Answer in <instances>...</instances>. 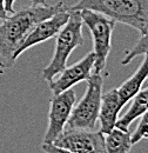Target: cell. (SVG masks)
Instances as JSON below:
<instances>
[{
    "mask_svg": "<svg viewBox=\"0 0 148 153\" xmlns=\"http://www.w3.org/2000/svg\"><path fill=\"white\" fill-rule=\"evenodd\" d=\"M82 26L84 21L80 17L79 11L70 10V18L67 22L56 36L53 57L50 64L42 70V76L47 82L54 79L67 66V60L70 59L72 52L84 44Z\"/></svg>",
    "mask_w": 148,
    "mask_h": 153,
    "instance_id": "3",
    "label": "cell"
},
{
    "mask_svg": "<svg viewBox=\"0 0 148 153\" xmlns=\"http://www.w3.org/2000/svg\"><path fill=\"white\" fill-rule=\"evenodd\" d=\"M146 52H148V26L146 31L141 34V38L138 40V42L126 53V56L122 59L121 64L122 65H128L133 59H135L141 54H145Z\"/></svg>",
    "mask_w": 148,
    "mask_h": 153,
    "instance_id": "14",
    "label": "cell"
},
{
    "mask_svg": "<svg viewBox=\"0 0 148 153\" xmlns=\"http://www.w3.org/2000/svg\"><path fill=\"white\" fill-rule=\"evenodd\" d=\"M17 0H4V6H5V10L7 12V14H12L16 10H14V4H16Z\"/></svg>",
    "mask_w": 148,
    "mask_h": 153,
    "instance_id": "16",
    "label": "cell"
},
{
    "mask_svg": "<svg viewBox=\"0 0 148 153\" xmlns=\"http://www.w3.org/2000/svg\"><path fill=\"white\" fill-rule=\"evenodd\" d=\"M68 18H70V10H68V7H66L61 11L56 12V14L39 21L30 31V33L26 36V38L24 39L21 45L16 51V53H14L16 60L28 48H31L36 45H39L41 42H45L50 39L56 38L59 31L67 22Z\"/></svg>",
    "mask_w": 148,
    "mask_h": 153,
    "instance_id": "8",
    "label": "cell"
},
{
    "mask_svg": "<svg viewBox=\"0 0 148 153\" xmlns=\"http://www.w3.org/2000/svg\"><path fill=\"white\" fill-rule=\"evenodd\" d=\"M148 132V110H146L141 114V120L139 125L136 126L135 131L132 133V144L135 145L144 138H146V134Z\"/></svg>",
    "mask_w": 148,
    "mask_h": 153,
    "instance_id": "15",
    "label": "cell"
},
{
    "mask_svg": "<svg viewBox=\"0 0 148 153\" xmlns=\"http://www.w3.org/2000/svg\"><path fill=\"white\" fill-rule=\"evenodd\" d=\"M53 144L64 153H106L105 134L101 131L65 128Z\"/></svg>",
    "mask_w": 148,
    "mask_h": 153,
    "instance_id": "6",
    "label": "cell"
},
{
    "mask_svg": "<svg viewBox=\"0 0 148 153\" xmlns=\"http://www.w3.org/2000/svg\"><path fill=\"white\" fill-rule=\"evenodd\" d=\"M146 138H148V132H147V134H146Z\"/></svg>",
    "mask_w": 148,
    "mask_h": 153,
    "instance_id": "19",
    "label": "cell"
},
{
    "mask_svg": "<svg viewBox=\"0 0 148 153\" xmlns=\"http://www.w3.org/2000/svg\"><path fill=\"white\" fill-rule=\"evenodd\" d=\"M95 61L94 52L87 53L81 60L73 64L72 66H66L59 74L58 78L52 79L48 82L52 94H58L68 88L74 87L81 81H87L91 76Z\"/></svg>",
    "mask_w": 148,
    "mask_h": 153,
    "instance_id": "9",
    "label": "cell"
},
{
    "mask_svg": "<svg viewBox=\"0 0 148 153\" xmlns=\"http://www.w3.org/2000/svg\"><path fill=\"white\" fill-rule=\"evenodd\" d=\"M64 1L51 6H30L14 11L6 19L0 21V73H4L16 65L14 53L30 31L39 21L66 8Z\"/></svg>",
    "mask_w": 148,
    "mask_h": 153,
    "instance_id": "1",
    "label": "cell"
},
{
    "mask_svg": "<svg viewBox=\"0 0 148 153\" xmlns=\"http://www.w3.org/2000/svg\"><path fill=\"white\" fill-rule=\"evenodd\" d=\"M104 76L94 72L87 80V88L78 104H74L67 123L68 128L94 130L98 123L99 110L102 97Z\"/></svg>",
    "mask_w": 148,
    "mask_h": 153,
    "instance_id": "4",
    "label": "cell"
},
{
    "mask_svg": "<svg viewBox=\"0 0 148 153\" xmlns=\"http://www.w3.org/2000/svg\"><path fill=\"white\" fill-rule=\"evenodd\" d=\"M148 110V87L145 90H140L135 96L133 97V101L130 104V107L128 111L122 115L121 118H118L115 126L124 128V130H128L130 125L141 114Z\"/></svg>",
    "mask_w": 148,
    "mask_h": 153,
    "instance_id": "12",
    "label": "cell"
},
{
    "mask_svg": "<svg viewBox=\"0 0 148 153\" xmlns=\"http://www.w3.org/2000/svg\"><path fill=\"white\" fill-rule=\"evenodd\" d=\"M33 6H47V0H31Z\"/></svg>",
    "mask_w": 148,
    "mask_h": 153,
    "instance_id": "18",
    "label": "cell"
},
{
    "mask_svg": "<svg viewBox=\"0 0 148 153\" xmlns=\"http://www.w3.org/2000/svg\"><path fill=\"white\" fill-rule=\"evenodd\" d=\"M148 78V52L145 53V58L139 66V68L134 72V74L130 76L119 88H116L119 99L121 102V106L124 107L128 101L133 99L141 88L144 82L147 80Z\"/></svg>",
    "mask_w": 148,
    "mask_h": 153,
    "instance_id": "11",
    "label": "cell"
},
{
    "mask_svg": "<svg viewBox=\"0 0 148 153\" xmlns=\"http://www.w3.org/2000/svg\"><path fill=\"white\" fill-rule=\"evenodd\" d=\"M68 10H92L135 28L141 34L148 26V0H79Z\"/></svg>",
    "mask_w": 148,
    "mask_h": 153,
    "instance_id": "2",
    "label": "cell"
},
{
    "mask_svg": "<svg viewBox=\"0 0 148 153\" xmlns=\"http://www.w3.org/2000/svg\"><path fill=\"white\" fill-rule=\"evenodd\" d=\"M75 101L76 96L73 87L58 94H53L50 100L48 126L42 144H52L56 137L66 128Z\"/></svg>",
    "mask_w": 148,
    "mask_h": 153,
    "instance_id": "7",
    "label": "cell"
},
{
    "mask_svg": "<svg viewBox=\"0 0 148 153\" xmlns=\"http://www.w3.org/2000/svg\"><path fill=\"white\" fill-rule=\"evenodd\" d=\"M10 14H7L5 6H4V0H0V21H2L4 19H6Z\"/></svg>",
    "mask_w": 148,
    "mask_h": 153,
    "instance_id": "17",
    "label": "cell"
},
{
    "mask_svg": "<svg viewBox=\"0 0 148 153\" xmlns=\"http://www.w3.org/2000/svg\"><path fill=\"white\" fill-rule=\"evenodd\" d=\"M147 81H148V78H147Z\"/></svg>",
    "mask_w": 148,
    "mask_h": 153,
    "instance_id": "20",
    "label": "cell"
},
{
    "mask_svg": "<svg viewBox=\"0 0 148 153\" xmlns=\"http://www.w3.org/2000/svg\"><path fill=\"white\" fill-rule=\"evenodd\" d=\"M132 146V133L130 130L115 126L105 137L106 153H128Z\"/></svg>",
    "mask_w": 148,
    "mask_h": 153,
    "instance_id": "13",
    "label": "cell"
},
{
    "mask_svg": "<svg viewBox=\"0 0 148 153\" xmlns=\"http://www.w3.org/2000/svg\"><path fill=\"white\" fill-rule=\"evenodd\" d=\"M79 13L84 24L90 28L93 37V52L95 54L93 71L101 73L111 52L112 34L115 21L92 10H79Z\"/></svg>",
    "mask_w": 148,
    "mask_h": 153,
    "instance_id": "5",
    "label": "cell"
},
{
    "mask_svg": "<svg viewBox=\"0 0 148 153\" xmlns=\"http://www.w3.org/2000/svg\"><path fill=\"white\" fill-rule=\"evenodd\" d=\"M121 108L122 106L116 88H113L102 94L98 120L100 123V131L104 134H107L113 127H115Z\"/></svg>",
    "mask_w": 148,
    "mask_h": 153,
    "instance_id": "10",
    "label": "cell"
}]
</instances>
